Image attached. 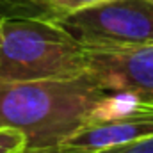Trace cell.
Returning <instances> with one entry per match:
<instances>
[{
    "label": "cell",
    "mask_w": 153,
    "mask_h": 153,
    "mask_svg": "<svg viewBox=\"0 0 153 153\" xmlns=\"http://www.w3.org/2000/svg\"><path fill=\"white\" fill-rule=\"evenodd\" d=\"M27 148V137L14 128L0 126V153H20Z\"/></svg>",
    "instance_id": "cell-7"
},
{
    "label": "cell",
    "mask_w": 153,
    "mask_h": 153,
    "mask_svg": "<svg viewBox=\"0 0 153 153\" xmlns=\"http://www.w3.org/2000/svg\"><path fill=\"white\" fill-rule=\"evenodd\" d=\"M103 91L85 75L0 80V126L20 130L27 148H53L85 125Z\"/></svg>",
    "instance_id": "cell-1"
},
{
    "label": "cell",
    "mask_w": 153,
    "mask_h": 153,
    "mask_svg": "<svg viewBox=\"0 0 153 153\" xmlns=\"http://www.w3.org/2000/svg\"><path fill=\"white\" fill-rule=\"evenodd\" d=\"M85 75L107 93H132L153 102V43L85 50Z\"/></svg>",
    "instance_id": "cell-4"
},
{
    "label": "cell",
    "mask_w": 153,
    "mask_h": 153,
    "mask_svg": "<svg viewBox=\"0 0 153 153\" xmlns=\"http://www.w3.org/2000/svg\"><path fill=\"white\" fill-rule=\"evenodd\" d=\"M152 2H153V0H152Z\"/></svg>",
    "instance_id": "cell-12"
},
{
    "label": "cell",
    "mask_w": 153,
    "mask_h": 153,
    "mask_svg": "<svg viewBox=\"0 0 153 153\" xmlns=\"http://www.w3.org/2000/svg\"><path fill=\"white\" fill-rule=\"evenodd\" d=\"M153 135V119L94 121L82 125L62 146L76 153H98L121 148Z\"/></svg>",
    "instance_id": "cell-5"
},
{
    "label": "cell",
    "mask_w": 153,
    "mask_h": 153,
    "mask_svg": "<svg viewBox=\"0 0 153 153\" xmlns=\"http://www.w3.org/2000/svg\"><path fill=\"white\" fill-rule=\"evenodd\" d=\"M0 80L85 73V48L55 18H0Z\"/></svg>",
    "instance_id": "cell-2"
},
{
    "label": "cell",
    "mask_w": 153,
    "mask_h": 153,
    "mask_svg": "<svg viewBox=\"0 0 153 153\" xmlns=\"http://www.w3.org/2000/svg\"><path fill=\"white\" fill-rule=\"evenodd\" d=\"M20 153H76V152H71V150H66L64 146H53V148H25L23 152Z\"/></svg>",
    "instance_id": "cell-10"
},
{
    "label": "cell",
    "mask_w": 153,
    "mask_h": 153,
    "mask_svg": "<svg viewBox=\"0 0 153 153\" xmlns=\"http://www.w3.org/2000/svg\"><path fill=\"white\" fill-rule=\"evenodd\" d=\"M55 20L85 50L153 43L152 0H105Z\"/></svg>",
    "instance_id": "cell-3"
},
{
    "label": "cell",
    "mask_w": 153,
    "mask_h": 153,
    "mask_svg": "<svg viewBox=\"0 0 153 153\" xmlns=\"http://www.w3.org/2000/svg\"><path fill=\"white\" fill-rule=\"evenodd\" d=\"M98 153H153V135L143 139V141L121 146V148H112V150H105V152Z\"/></svg>",
    "instance_id": "cell-9"
},
{
    "label": "cell",
    "mask_w": 153,
    "mask_h": 153,
    "mask_svg": "<svg viewBox=\"0 0 153 153\" xmlns=\"http://www.w3.org/2000/svg\"><path fill=\"white\" fill-rule=\"evenodd\" d=\"M0 39H2V32H0Z\"/></svg>",
    "instance_id": "cell-11"
},
{
    "label": "cell",
    "mask_w": 153,
    "mask_h": 153,
    "mask_svg": "<svg viewBox=\"0 0 153 153\" xmlns=\"http://www.w3.org/2000/svg\"><path fill=\"white\" fill-rule=\"evenodd\" d=\"M53 18L48 0H0V18Z\"/></svg>",
    "instance_id": "cell-6"
},
{
    "label": "cell",
    "mask_w": 153,
    "mask_h": 153,
    "mask_svg": "<svg viewBox=\"0 0 153 153\" xmlns=\"http://www.w3.org/2000/svg\"><path fill=\"white\" fill-rule=\"evenodd\" d=\"M100 2H105V0H48V7H50L52 16L57 18V16H64L80 9H85L89 5L100 4Z\"/></svg>",
    "instance_id": "cell-8"
}]
</instances>
